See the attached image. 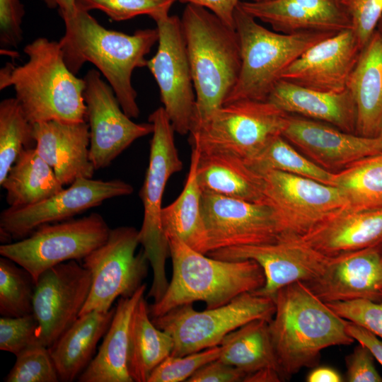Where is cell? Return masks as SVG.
<instances>
[{
	"label": "cell",
	"mask_w": 382,
	"mask_h": 382,
	"mask_svg": "<svg viewBox=\"0 0 382 382\" xmlns=\"http://www.w3.org/2000/svg\"><path fill=\"white\" fill-rule=\"evenodd\" d=\"M63 21L65 32L59 43L70 71L76 74L86 62L95 65L125 113L137 118L140 110L132 76L135 69L146 66V56L158 40L157 28L138 30L132 35L108 30L78 6L74 15Z\"/></svg>",
	"instance_id": "obj_1"
},
{
	"label": "cell",
	"mask_w": 382,
	"mask_h": 382,
	"mask_svg": "<svg viewBox=\"0 0 382 382\" xmlns=\"http://www.w3.org/2000/svg\"><path fill=\"white\" fill-rule=\"evenodd\" d=\"M268 328L285 379L303 367L316 366L323 349L355 340L346 320L336 314L301 282L280 289Z\"/></svg>",
	"instance_id": "obj_2"
},
{
	"label": "cell",
	"mask_w": 382,
	"mask_h": 382,
	"mask_svg": "<svg viewBox=\"0 0 382 382\" xmlns=\"http://www.w3.org/2000/svg\"><path fill=\"white\" fill-rule=\"evenodd\" d=\"M28 59L0 71V89L12 86L31 124L86 121L85 81L66 66L59 42L37 37L23 50Z\"/></svg>",
	"instance_id": "obj_3"
},
{
	"label": "cell",
	"mask_w": 382,
	"mask_h": 382,
	"mask_svg": "<svg viewBox=\"0 0 382 382\" xmlns=\"http://www.w3.org/2000/svg\"><path fill=\"white\" fill-rule=\"evenodd\" d=\"M180 20L195 92L190 134L224 105L238 79L241 56L235 28L207 8L187 4Z\"/></svg>",
	"instance_id": "obj_4"
},
{
	"label": "cell",
	"mask_w": 382,
	"mask_h": 382,
	"mask_svg": "<svg viewBox=\"0 0 382 382\" xmlns=\"http://www.w3.org/2000/svg\"><path fill=\"white\" fill-rule=\"evenodd\" d=\"M168 241L172 277L163 296L148 306L151 318L195 301L204 302L207 308L219 307L265 284L263 270L255 260L216 259L178 238Z\"/></svg>",
	"instance_id": "obj_5"
},
{
	"label": "cell",
	"mask_w": 382,
	"mask_h": 382,
	"mask_svg": "<svg viewBox=\"0 0 382 382\" xmlns=\"http://www.w3.org/2000/svg\"><path fill=\"white\" fill-rule=\"evenodd\" d=\"M241 67L237 82L224 104L240 100H267L284 71L303 52L335 33L271 31L238 5L234 12Z\"/></svg>",
	"instance_id": "obj_6"
},
{
	"label": "cell",
	"mask_w": 382,
	"mask_h": 382,
	"mask_svg": "<svg viewBox=\"0 0 382 382\" xmlns=\"http://www.w3.org/2000/svg\"><path fill=\"white\" fill-rule=\"evenodd\" d=\"M149 122L153 124L154 131L149 164L139 192L144 218L139 241L153 270V282L147 296L156 302L163 296L169 283L166 261L170 257V250L161 222L163 196L169 178L182 170L183 162L175 144V131L163 107L155 110Z\"/></svg>",
	"instance_id": "obj_7"
},
{
	"label": "cell",
	"mask_w": 382,
	"mask_h": 382,
	"mask_svg": "<svg viewBox=\"0 0 382 382\" xmlns=\"http://www.w3.org/2000/svg\"><path fill=\"white\" fill-rule=\"evenodd\" d=\"M193 303L176 307L151 318L155 325L168 333L173 340L171 355L184 356L220 345L231 332L257 319H272L274 299L247 292L225 305L197 311Z\"/></svg>",
	"instance_id": "obj_8"
},
{
	"label": "cell",
	"mask_w": 382,
	"mask_h": 382,
	"mask_svg": "<svg viewBox=\"0 0 382 382\" xmlns=\"http://www.w3.org/2000/svg\"><path fill=\"white\" fill-rule=\"evenodd\" d=\"M288 115L267 100L226 103L189 134V142L200 152L224 153L246 161L271 138L282 134Z\"/></svg>",
	"instance_id": "obj_9"
},
{
	"label": "cell",
	"mask_w": 382,
	"mask_h": 382,
	"mask_svg": "<svg viewBox=\"0 0 382 382\" xmlns=\"http://www.w3.org/2000/svg\"><path fill=\"white\" fill-rule=\"evenodd\" d=\"M110 228L104 218L93 212L37 227L28 236L0 245V255L11 259L33 277L69 260H83L107 240Z\"/></svg>",
	"instance_id": "obj_10"
},
{
	"label": "cell",
	"mask_w": 382,
	"mask_h": 382,
	"mask_svg": "<svg viewBox=\"0 0 382 382\" xmlns=\"http://www.w3.org/2000/svg\"><path fill=\"white\" fill-rule=\"evenodd\" d=\"M257 173L262 180L266 203L277 214L278 238L299 239L348 207L336 186L279 170Z\"/></svg>",
	"instance_id": "obj_11"
},
{
	"label": "cell",
	"mask_w": 382,
	"mask_h": 382,
	"mask_svg": "<svg viewBox=\"0 0 382 382\" xmlns=\"http://www.w3.org/2000/svg\"><path fill=\"white\" fill-rule=\"evenodd\" d=\"M139 231L132 226L110 229L105 242L83 260V266L91 274L88 297L79 316L87 313L108 311L120 297H129L143 284L149 260L141 250Z\"/></svg>",
	"instance_id": "obj_12"
},
{
	"label": "cell",
	"mask_w": 382,
	"mask_h": 382,
	"mask_svg": "<svg viewBox=\"0 0 382 382\" xmlns=\"http://www.w3.org/2000/svg\"><path fill=\"white\" fill-rule=\"evenodd\" d=\"M133 192L132 185L120 179L77 178L67 188L37 203L4 209L0 214L1 242L23 239L43 224L72 219L106 199Z\"/></svg>",
	"instance_id": "obj_13"
},
{
	"label": "cell",
	"mask_w": 382,
	"mask_h": 382,
	"mask_svg": "<svg viewBox=\"0 0 382 382\" xmlns=\"http://www.w3.org/2000/svg\"><path fill=\"white\" fill-rule=\"evenodd\" d=\"M158 49L146 66L159 88L161 100L175 132H190L195 92L181 20L166 14L154 19Z\"/></svg>",
	"instance_id": "obj_14"
},
{
	"label": "cell",
	"mask_w": 382,
	"mask_h": 382,
	"mask_svg": "<svg viewBox=\"0 0 382 382\" xmlns=\"http://www.w3.org/2000/svg\"><path fill=\"white\" fill-rule=\"evenodd\" d=\"M86 121L90 132L89 158L96 170L108 167L137 139L152 134L151 122L136 123L123 110L98 70L83 77Z\"/></svg>",
	"instance_id": "obj_15"
},
{
	"label": "cell",
	"mask_w": 382,
	"mask_h": 382,
	"mask_svg": "<svg viewBox=\"0 0 382 382\" xmlns=\"http://www.w3.org/2000/svg\"><path fill=\"white\" fill-rule=\"evenodd\" d=\"M91 272L77 260L42 272L36 283L33 310L40 342L50 347L78 318L90 293Z\"/></svg>",
	"instance_id": "obj_16"
},
{
	"label": "cell",
	"mask_w": 382,
	"mask_h": 382,
	"mask_svg": "<svg viewBox=\"0 0 382 382\" xmlns=\"http://www.w3.org/2000/svg\"><path fill=\"white\" fill-rule=\"evenodd\" d=\"M201 211L207 253L233 246L273 243L278 239L277 214L267 203L202 192Z\"/></svg>",
	"instance_id": "obj_17"
},
{
	"label": "cell",
	"mask_w": 382,
	"mask_h": 382,
	"mask_svg": "<svg viewBox=\"0 0 382 382\" xmlns=\"http://www.w3.org/2000/svg\"><path fill=\"white\" fill-rule=\"evenodd\" d=\"M207 255L224 260H255L262 267L265 282L253 293L273 299L286 285L318 277L331 259L300 239L285 238L273 243L221 248Z\"/></svg>",
	"instance_id": "obj_18"
},
{
	"label": "cell",
	"mask_w": 382,
	"mask_h": 382,
	"mask_svg": "<svg viewBox=\"0 0 382 382\" xmlns=\"http://www.w3.org/2000/svg\"><path fill=\"white\" fill-rule=\"evenodd\" d=\"M281 135L315 163L335 173L382 152L380 136L364 137L295 115H288Z\"/></svg>",
	"instance_id": "obj_19"
},
{
	"label": "cell",
	"mask_w": 382,
	"mask_h": 382,
	"mask_svg": "<svg viewBox=\"0 0 382 382\" xmlns=\"http://www.w3.org/2000/svg\"><path fill=\"white\" fill-rule=\"evenodd\" d=\"M361 50L353 29L342 30L303 52L281 79L317 91L342 92L347 89Z\"/></svg>",
	"instance_id": "obj_20"
},
{
	"label": "cell",
	"mask_w": 382,
	"mask_h": 382,
	"mask_svg": "<svg viewBox=\"0 0 382 382\" xmlns=\"http://www.w3.org/2000/svg\"><path fill=\"white\" fill-rule=\"evenodd\" d=\"M304 284L325 303L382 301L381 253L375 246L331 257L323 272Z\"/></svg>",
	"instance_id": "obj_21"
},
{
	"label": "cell",
	"mask_w": 382,
	"mask_h": 382,
	"mask_svg": "<svg viewBox=\"0 0 382 382\" xmlns=\"http://www.w3.org/2000/svg\"><path fill=\"white\" fill-rule=\"evenodd\" d=\"M238 6L280 33H337L352 29L351 18L342 0L241 1Z\"/></svg>",
	"instance_id": "obj_22"
},
{
	"label": "cell",
	"mask_w": 382,
	"mask_h": 382,
	"mask_svg": "<svg viewBox=\"0 0 382 382\" xmlns=\"http://www.w3.org/2000/svg\"><path fill=\"white\" fill-rule=\"evenodd\" d=\"M33 137L35 149L63 186L79 178H93L96 169L89 158L90 132L86 121L35 123Z\"/></svg>",
	"instance_id": "obj_23"
},
{
	"label": "cell",
	"mask_w": 382,
	"mask_h": 382,
	"mask_svg": "<svg viewBox=\"0 0 382 382\" xmlns=\"http://www.w3.org/2000/svg\"><path fill=\"white\" fill-rule=\"evenodd\" d=\"M299 239L329 257L377 246L382 243V207L346 208Z\"/></svg>",
	"instance_id": "obj_24"
},
{
	"label": "cell",
	"mask_w": 382,
	"mask_h": 382,
	"mask_svg": "<svg viewBox=\"0 0 382 382\" xmlns=\"http://www.w3.org/2000/svg\"><path fill=\"white\" fill-rule=\"evenodd\" d=\"M284 112L332 125L355 133L356 107L350 91L324 92L284 79L273 87L267 99Z\"/></svg>",
	"instance_id": "obj_25"
},
{
	"label": "cell",
	"mask_w": 382,
	"mask_h": 382,
	"mask_svg": "<svg viewBox=\"0 0 382 382\" xmlns=\"http://www.w3.org/2000/svg\"><path fill=\"white\" fill-rule=\"evenodd\" d=\"M347 88L356 107L355 134L379 137L382 129V36L377 30L362 47Z\"/></svg>",
	"instance_id": "obj_26"
},
{
	"label": "cell",
	"mask_w": 382,
	"mask_h": 382,
	"mask_svg": "<svg viewBox=\"0 0 382 382\" xmlns=\"http://www.w3.org/2000/svg\"><path fill=\"white\" fill-rule=\"evenodd\" d=\"M143 283L129 297H120L98 353L78 378L79 382H133L128 369L129 327L134 308L144 296Z\"/></svg>",
	"instance_id": "obj_27"
},
{
	"label": "cell",
	"mask_w": 382,
	"mask_h": 382,
	"mask_svg": "<svg viewBox=\"0 0 382 382\" xmlns=\"http://www.w3.org/2000/svg\"><path fill=\"white\" fill-rule=\"evenodd\" d=\"M115 311V306L108 311H93L79 316L48 348L60 381L71 382L86 369Z\"/></svg>",
	"instance_id": "obj_28"
},
{
	"label": "cell",
	"mask_w": 382,
	"mask_h": 382,
	"mask_svg": "<svg viewBox=\"0 0 382 382\" xmlns=\"http://www.w3.org/2000/svg\"><path fill=\"white\" fill-rule=\"evenodd\" d=\"M197 177L202 192L266 203L260 175L235 156L199 151Z\"/></svg>",
	"instance_id": "obj_29"
},
{
	"label": "cell",
	"mask_w": 382,
	"mask_h": 382,
	"mask_svg": "<svg viewBox=\"0 0 382 382\" xmlns=\"http://www.w3.org/2000/svg\"><path fill=\"white\" fill-rule=\"evenodd\" d=\"M199 157V150L192 148L185 185L177 199L163 207L161 222L167 241L178 238L192 249L207 254V237L201 211L202 192L197 177Z\"/></svg>",
	"instance_id": "obj_30"
},
{
	"label": "cell",
	"mask_w": 382,
	"mask_h": 382,
	"mask_svg": "<svg viewBox=\"0 0 382 382\" xmlns=\"http://www.w3.org/2000/svg\"><path fill=\"white\" fill-rule=\"evenodd\" d=\"M0 185L6 192L8 207H13L37 203L64 189L35 147L22 150Z\"/></svg>",
	"instance_id": "obj_31"
},
{
	"label": "cell",
	"mask_w": 382,
	"mask_h": 382,
	"mask_svg": "<svg viewBox=\"0 0 382 382\" xmlns=\"http://www.w3.org/2000/svg\"><path fill=\"white\" fill-rule=\"evenodd\" d=\"M148 306L143 296L130 323L128 369L133 382H148L153 370L173 349L172 337L155 325Z\"/></svg>",
	"instance_id": "obj_32"
},
{
	"label": "cell",
	"mask_w": 382,
	"mask_h": 382,
	"mask_svg": "<svg viewBox=\"0 0 382 382\" xmlns=\"http://www.w3.org/2000/svg\"><path fill=\"white\" fill-rule=\"evenodd\" d=\"M220 347L219 359L246 375L261 369L273 368L284 376L266 320H252L231 332L223 339Z\"/></svg>",
	"instance_id": "obj_33"
},
{
	"label": "cell",
	"mask_w": 382,
	"mask_h": 382,
	"mask_svg": "<svg viewBox=\"0 0 382 382\" xmlns=\"http://www.w3.org/2000/svg\"><path fill=\"white\" fill-rule=\"evenodd\" d=\"M334 186L342 191L350 209L382 207V152L335 173Z\"/></svg>",
	"instance_id": "obj_34"
},
{
	"label": "cell",
	"mask_w": 382,
	"mask_h": 382,
	"mask_svg": "<svg viewBox=\"0 0 382 382\" xmlns=\"http://www.w3.org/2000/svg\"><path fill=\"white\" fill-rule=\"evenodd\" d=\"M244 161L256 173L279 170L334 185L335 173L315 163L281 134L271 138L255 155Z\"/></svg>",
	"instance_id": "obj_35"
},
{
	"label": "cell",
	"mask_w": 382,
	"mask_h": 382,
	"mask_svg": "<svg viewBox=\"0 0 382 382\" xmlns=\"http://www.w3.org/2000/svg\"><path fill=\"white\" fill-rule=\"evenodd\" d=\"M35 145L33 124L25 117L16 98L0 103V184L24 149Z\"/></svg>",
	"instance_id": "obj_36"
},
{
	"label": "cell",
	"mask_w": 382,
	"mask_h": 382,
	"mask_svg": "<svg viewBox=\"0 0 382 382\" xmlns=\"http://www.w3.org/2000/svg\"><path fill=\"white\" fill-rule=\"evenodd\" d=\"M35 282L23 267L9 258H0V314L20 317L33 313Z\"/></svg>",
	"instance_id": "obj_37"
},
{
	"label": "cell",
	"mask_w": 382,
	"mask_h": 382,
	"mask_svg": "<svg viewBox=\"0 0 382 382\" xmlns=\"http://www.w3.org/2000/svg\"><path fill=\"white\" fill-rule=\"evenodd\" d=\"M16 357V362L4 381H60L49 349L41 343L28 347Z\"/></svg>",
	"instance_id": "obj_38"
},
{
	"label": "cell",
	"mask_w": 382,
	"mask_h": 382,
	"mask_svg": "<svg viewBox=\"0 0 382 382\" xmlns=\"http://www.w3.org/2000/svg\"><path fill=\"white\" fill-rule=\"evenodd\" d=\"M176 0H76L78 7L87 11L99 10L112 20L122 21L137 16L148 15L153 20L168 14Z\"/></svg>",
	"instance_id": "obj_39"
},
{
	"label": "cell",
	"mask_w": 382,
	"mask_h": 382,
	"mask_svg": "<svg viewBox=\"0 0 382 382\" xmlns=\"http://www.w3.org/2000/svg\"><path fill=\"white\" fill-rule=\"evenodd\" d=\"M220 353L219 345L184 356L170 354L153 370L148 382L187 381L202 366L219 359Z\"/></svg>",
	"instance_id": "obj_40"
},
{
	"label": "cell",
	"mask_w": 382,
	"mask_h": 382,
	"mask_svg": "<svg viewBox=\"0 0 382 382\" xmlns=\"http://www.w3.org/2000/svg\"><path fill=\"white\" fill-rule=\"evenodd\" d=\"M38 322L33 313L0 318V349L16 356L28 347L40 343Z\"/></svg>",
	"instance_id": "obj_41"
},
{
	"label": "cell",
	"mask_w": 382,
	"mask_h": 382,
	"mask_svg": "<svg viewBox=\"0 0 382 382\" xmlns=\"http://www.w3.org/2000/svg\"><path fill=\"white\" fill-rule=\"evenodd\" d=\"M325 303L340 317L361 326L382 340V301L359 299Z\"/></svg>",
	"instance_id": "obj_42"
},
{
	"label": "cell",
	"mask_w": 382,
	"mask_h": 382,
	"mask_svg": "<svg viewBox=\"0 0 382 382\" xmlns=\"http://www.w3.org/2000/svg\"><path fill=\"white\" fill-rule=\"evenodd\" d=\"M362 47L375 32L382 16V0H342Z\"/></svg>",
	"instance_id": "obj_43"
},
{
	"label": "cell",
	"mask_w": 382,
	"mask_h": 382,
	"mask_svg": "<svg viewBox=\"0 0 382 382\" xmlns=\"http://www.w3.org/2000/svg\"><path fill=\"white\" fill-rule=\"evenodd\" d=\"M25 11L20 0H0V42L17 47L23 39L22 22Z\"/></svg>",
	"instance_id": "obj_44"
},
{
	"label": "cell",
	"mask_w": 382,
	"mask_h": 382,
	"mask_svg": "<svg viewBox=\"0 0 382 382\" xmlns=\"http://www.w3.org/2000/svg\"><path fill=\"white\" fill-rule=\"evenodd\" d=\"M359 343V342H358ZM371 351L359 343L345 359L347 381L349 382H382L376 370Z\"/></svg>",
	"instance_id": "obj_45"
},
{
	"label": "cell",
	"mask_w": 382,
	"mask_h": 382,
	"mask_svg": "<svg viewBox=\"0 0 382 382\" xmlns=\"http://www.w3.org/2000/svg\"><path fill=\"white\" fill-rule=\"evenodd\" d=\"M246 374L219 359L199 368L187 382H243Z\"/></svg>",
	"instance_id": "obj_46"
},
{
	"label": "cell",
	"mask_w": 382,
	"mask_h": 382,
	"mask_svg": "<svg viewBox=\"0 0 382 382\" xmlns=\"http://www.w3.org/2000/svg\"><path fill=\"white\" fill-rule=\"evenodd\" d=\"M178 1V0H176ZM202 6L216 15L229 27L234 28V12L241 0H178ZM262 1V0H251Z\"/></svg>",
	"instance_id": "obj_47"
},
{
	"label": "cell",
	"mask_w": 382,
	"mask_h": 382,
	"mask_svg": "<svg viewBox=\"0 0 382 382\" xmlns=\"http://www.w3.org/2000/svg\"><path fill=\"white\" fill-rule=\"evenodd\" d=\"M346 329L353 339L366 346L382 365V340L366 329L346 320Z\"/></svg>",
	"instance_id": "obj_48"
},
{
	"label": "cell",
	"mask_w": 382,
	"mask_h": 382,
	"mask_svg": "<svg viewBox=\"0 0 382 382\" xmlns=\"http://www.w3.org/2000/svg\"><path fill=\"white\" fill-rule=\"evenodd\" d=\"M343 378L340 374L329 366H315L306 378L307 382H341Z\"/></svg>",
	"instance_id": "obj_49"
},
{
	"label": "cell",
	"mask_w": 382,
	"mask_h": 382,
	"mask_svg": "<svg viewBox=\"0 0 382 382\" xmlns=\"http://www.w3.org/2000/svg\"><path fill=\"white\" fill-rule=\"evenodd\" d=\"M282 374L273 368H264L248 374L243 382H279L284 381Z\"/></svg>",
	"instance_id": "obj_50"
},
{
	"label": "cell",
	"mask_w": 382,
	"mask_h": 382,
	"mask_svg": "<svg viewBox=\"0 0 382 382\" xmlns=\"http://www.w3.org/2000/svg\"><path fill=\"white\" fill-rule=\"evenodd\" d=\"M50 8H57L62 19L71 17L77 11L76 0H42Z\"/></svg>",
	"instance_id": "obj_51"
},
{
	"label": "cell",
	"mask_w": 382,
	"mask_h": 382,
	"mask_svg": "<svg viewBox=\"0 0 382 382\" xmlns=\"http://www.w3.org/2000/svg\"><path fill=\"white\" fill-rule=\"evenodd\" d=\"M376 30H377L380 33V35L382 36V16L378 22Z\"/></svg>",
	"instance_id": "obj_52"
},
{
	"label": "cell",
	"mask_w": 382,
	"mask_h": 382,
	"mask_svg": "<svg viewBox=\"0 0 382 382\" xmlns=\"http://www.w3.org/2000/svg\"><path fill=\"white\" fill-rule=\"evenodd\" d=\"M380 137L382 138V129H381V134H380Z\"/></svg>",
	"instance_id": "obj_53"
},
{
	"label": "cell",
	"mask_w": 382,
	"mask_h": 382,
	"mask_svg": "<svg viewBox=\"0 0 382 382\" xmlns=\"http://www.w3.org/2000/svg\"><path fill=\"white\" fill-rule=\"evenodd\" d=\"M381 262H382V253H381Z\"/></svg>",
	"instance_id": "obj_54"
}]
</instances>
